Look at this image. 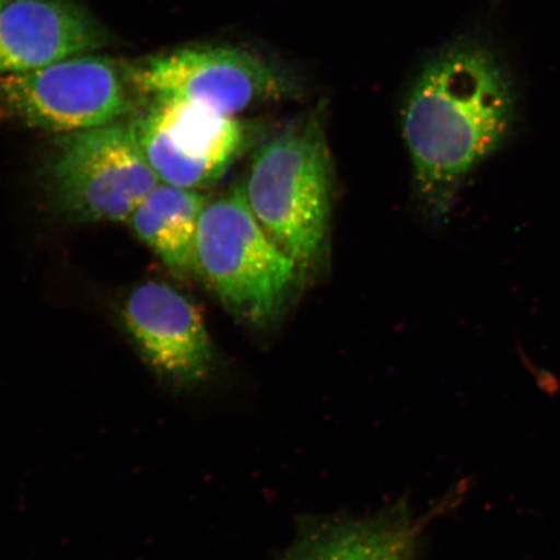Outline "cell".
Wrapping results in <instances>:
<instances>
[{"label": "cell", "instance_id": "8fae6325", "mask_svg": "<svg viewBox=\"0 0 560 560\" xmlns=\"http://www.w3.org/2000/svg\"><path fill=\"white\" fill-rule=\"evenodd\" d=\"M207 202L199 190L160 182L128 222L139 240L170 268L192 270L196 231Z\"/></svg>", "mask_w": 560, "mask_h": 560}, {"label": "cell", "instance_id": "3957f363", "mask_svg": "<svg viewBox=\"0 0 560 560\" xmlns=\"http://www.w3.org/2000/svg\"><path fill=\"white\" fill-rule=\"evenodd\" d=\"M192 270L231 313L256 328L276 324L301 276L252 213L242 186L202 209Z\"/></svg>", "mask_w": 560, "mask_h": 560}, {"label": "cell", "instance_id": "277c9868", "mask_svg": "<svg viewBox=\"0 0 560 560\" xmlns=\"http://www.w3.org/2000/svg\"><path fill=\"white\" fill-rule=\"evenodd\" d=\"M128 65L85 54L0 73V117L56 135L116 124L131 108Z\"/></svg>", "mask_w": 560, "mask_h": 560}, {"label": "cell", "instance_id": "30bf717a", "mask_svg": "<svg viewBox=\"0 0 560 560\" xmlns=\"http://www.w3.org/2000/svg\"><path fill=\"white\" fill-rule=\"evenodd\" d=\"M425 527L404 503L365 517L306 520L277 560H409Z\"/></svg>", "mask_w": 560, "mask_h": 560}, {"label": "cell", "instance_id": "7c38bea8", "mask_svg": "<svg viewBox=\"0 0 560 560\" xmlns=\"http://www.w3.org/2000/svg\"><path fill=\"white\" fill-rule=\"evenodd\" d=\"M7 2V0H0V10H2L3 4Z\"/></svg>", "mask_w": 560, "mask_h": 560}, {"label": "cell", "instance_id": "52a82bcc", "mask_svg": "<svg viewBox=\"0 0 560 560\" xmlns=\"http://www.w3.org/2000/svg\"><path fill=\"white\" fill-rule=\"evenodd\" d=\"M130 128L159 180L188 190L220 179L245 145L236 117L171 97L151 100Z\"/></svg>", "mask_w": 560, "mask_h": 560}, {"label": "cell", "instance_id": "5b68a950", "mask_svg": "<svg viewBox=\"0 0 560 560\" xmlns=\"http://www.w3.org/2000/svg\"><path fill=\"white\" fill-rule=\"evenodd\" d=\"M59 208L79 222H128L160 180L130 126L60 135L51 165Z\"/></svg>", "mask_w": 560, "mask_h": 560}, {"label": "cell", "instance_id": "8992f818", "mask_svg": "<svg viewBox=\"0 0 560 560\" xmlns=\"http://www.w3.org/2000/svg\"><path fill=\"white\" fill-rule=\"evenodd\" d=\"M139 94L206 105L235 117L285 93L278 70L254 54L226 46H190L128 65Z\"/></svg>", "mask_w": 560, "mask_h": 560}, {"label": "cell", "instance_id": "9c48e42d", "mask_svg": "<svg viewBox=\"0 0 560 560\" xmlns=\"http://www.w3.org/2000/svg\"><path fill=\"white\" fill-rule=\"evenodd\" d=\"M108 44V32L75 0H7L0 10V73L51 66Z\"/></svg>", "mask_w": 560, "mask_h": 560}, {"label": "cell", "instance_id": "7a4b0ae2", "mask_svg": "<svg viewBox=\"0 0 560 560\" xmlns=\"http://www.w3.org/2000/svg\"><path fill=\"white\" fill-rule=\"evenodd\" d=\"M252 213L300 271L318 261L331 213L332 167L320 122H293L256 153L242 186Z\"/></svg>", "mask_w": 560, "mask_h": 560}, {"label": "cell", "instance_id": "ba28073f", "mask_svg": "<svg viewBox=\"0 0 560 560\" xmlns=\"http://www.w3.org/2000/svg\"><path fill=\"white\" fill-rule=\"evenodd\" d=\"M121 317L140 357L167 389L190 394L212 380L217 360L205 318L170 284L149 282L126 299Z\"/></svg>", "mask_w": 560, "mask_h": 560}, {"label": "cell", "instance_id": "6da1fadb", "mask_svg": "<svg viewBox=\"0 0 560 560\" xmlns=\"http://www.w3.org/2000/svg\"><path fill=\"white\" fill-rule=\"evenodd\" d=\"M514 118L511 83L485 48L454 47L424 68L406 102L402 132L433 212L450 209L466 175L506 142Z\"/></svg>", "mask_w": 560, "mask_h": 560}]
</instances>
